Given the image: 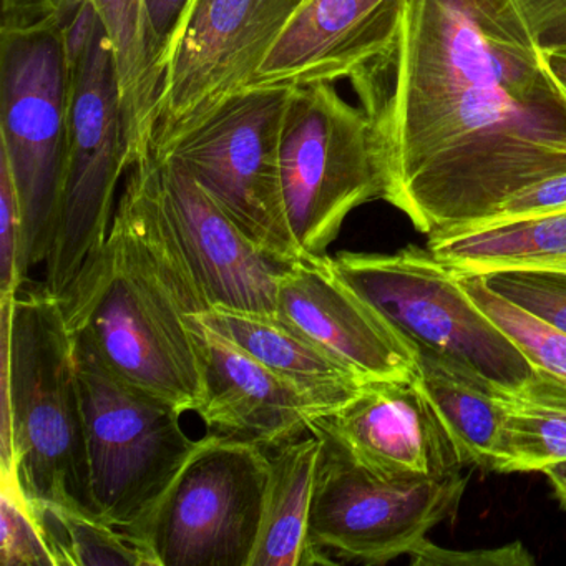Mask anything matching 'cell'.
I'll return each instance as SVG.
<instances>
[{
    "instance_id": "obj_1",
    "label": "cell",
    "mask_w": 566,
    "mask_h": 566,
    "mask_svg": "<svg viewBox=\"0 0 566 566\" xmlns=\"http://www.w3.org/2000/svg\"><path fill=\"white\" fill-rule=\"evenodd\" d=\"M349 81L384 201L429 240L566 171V92L520 0H407L390 48Z\"/></svg>"
},
{
    "instance_id": "obj_2",
    "label": "cell",
    "mask_w": 566,
    "mask_h": 566,
    "mask_svg": "<svg viewBox=\"0 0 566 566\" xmlns=\"http://www.w3.org/2000/svg\"><path fill=\"white\" fill-rule=\"evenodd\" d=\"M74 336L125 382L197 412L203 396L193 317L210 311L161 211L155 157L125 174L104 250L62 301Z\"/></svg>"
},
{
    "instance_id": "obj_3",
    "label": "cell",
    "mask_w": 566,
    "mask_h": 566,
    "mask_svg": "<svg viewBox=\"0 0 566 566\" xmlns=\"http://www.w3.org/2000/svg\"><path fill=\"white\" fill-rule=\"evenodd\" d=\"M2 307V460L34 502L95 515L75 339L44 283ZM97 516V515H95Z\"/></svg>"
},
{
    "instance_id": "obj_4",
    "label": "cell",
    "mask_w": 566,
    "mask_h": 566,
    "mask_svg": "<svg viewBox=\"0 0 566 566\" xmlns=\"http://www.w3.org/2000/svg\"><path fill=\"white\" fill-rule=\"evenodd\" d=\"M69 72L64 181L44 286L64 301L104 250L115 195L132 167L111 42L101 22L77 18L62 29Z\"/></svg>"
},
{
    "instance_id": "obj_5",
    "label": "cell",
    "mask_w": 566,
    "mask_h": 566,
    "mask_svg": "<svg viewBox=\"0 0 566 566\" xmlns=\"http://www.w3.org/2000/svg\"><path fill=\"white\" fill-rule=\"evenodd\" d=\"M340 280L416 350L442 357L502 392L525 386L535 367L476 306L457 271L429 247L331 256Z\"/></svg>"
},
{
    "instance_id": "obj_6",
    "label": "cell",
    "mask_w": 566,
    "mask_h": 566,
    "mask_svg": "<svg viewBox=\"0 0 566 566\" xmlns=\"http://www.w3.org/2000/svg\"><path fill=\"white\" fill-rule=\"evenodd\" d=\"M74 339L95 515L142 546L155 509L200 440L185 433L184 413L125 382L91 344Z\"/></svg>"
},
{
    "instance_id": "obj_7",
    "label": "cell",
    "mask_w": 566,
    "mask_h": 566,
    "mask_svg": "<svg viewBox=\"0 0 566 566\" xmlns=\"http://www.w3.org/2000/svg\"><path fill=\"white\" fill-rule=\"evenodd\" d=\"M69 72L62 24L0 32V158L22 210L21 271L48 261L64 181Z\"/></svg>"
},
{
    "instance_id": "obj_8",
    "label": "cell",
    "mask_w": 566,
    "mask_h": 566,
    "mask_svg": "<svg viewBox=\"0 0 566 566\" xmlns=\"http://www.w3.org/2000/svg\"><path fill=\"white\" fill-rule=\"evenodd\" d=\"M281 187L303 256H321L356 208L384 200L373 125L333 84L291 88L280 142Z\"/></svg>"
},
{
    "instance_id": "obj_9",
    "label": "cell",
    "mask_w": 566,
    "mask_h": 566,
    "mask_svg": "<svg viewBox=\"0 0 566 566\" xmlns=\"http://www.w3.org/2000/svg\"><path fill=\"white\" fill-rule=\"evenodd\" d=\"M291 87L251 85L151 154L178 161L263 250L300 260L281 187L280 142Z\"/></svg>"
},
{
    "instance_id": "obj_10",
    "label": "cell",
    "mask_w": 566,
    "mask_h": 566,
    "mask_svg": "<svg viewBox=\"0 0 566 566\" xmlns=\"http://www.w3.org/2000/svg\"><path fill=\"white\" fill-rule=\"evenodd\" d=\"M268 480L264 447L213 432L200 439L142 536L151 566H250Z\"/></svg>"
},
{
    "instance_id": "obj_11",
    "label": "cell",
    "mask_w": 566,
    "mask_h": 566,
    "mask_svg": "<svg viewBox=\"0 0 566 566\" xmlns=\"http://www.w3.org/2000/svg\"><path fill=\"white\" fill-rule=\"evenodd\" d=\"M316 436V433H314ZM321 439L310 539L350 562L384 565L407 555L455 513L469 476H389Z\"/></svg>"
},
{
    "instance_id": "obj_12",
    "label": "cell",
    "mask_w": 566,
    "mask_h": 566,
    "mask_svg": "<svg viewBox=\"0 0 566 566\" xmlns=\"http://www.w3.org/2000/svg\"><path fill=\"white\" fill-rule=\"evenodd\" d=\"M304 0H188L165 61L151 151L253 84Z\"/></svg>"
},
{
    "instance_id": "obj_13",
    "label": "cell",
    "mask_w": 566,
    "mask_h": 566,
    "mask_svg": "<svg viewBox=\"0 0 566 566\" xmlns=\"http://www.w3.org/2000/svg\"><path fill=\"white\" fill-rule=\"evenodd\" d=\"M154 157L165 220L211 310L276 313L277 287L293 261L254 243L178 161Z\"/></svg>"
},
{
    "instance_id": "obj_14",
    "label": "cell",
    "mask_w": 566,
    "mask_h": 566,
    "mask_svg": "<svg viewBox=\"0 0 566 566\" xmlns=\"http://www.w3.org/2000/svg\"><path fill=\"white\" fill-rule=\"evenodd\" d=\"M310 430L382 475L447 476L465 469L416 374L369 380L353 399L317 417Z\"/></svg>"
},
{
    "instance_id": "obj_15",
    "label": "cell",
    "mask_w": 566,
    "mask_h": 566,
    "mask_svg": "<svg viewBox=\"0 0 566 566\" xmlns=\"http://www.w3.org/2000/svg\"><path fill=\"white\" fill-rule=\"evenodd\" d=\"M276 313L367 382L416 374L417 350L340 280L327 254L291 263Z\"/></svg>"
},
{
    "instance_id": "obj_16",
    "label": "cell",
    "mask_w": 566,
    "mask_h": 566,
    "mask_svg": "<svg viewBox=\"0 0 566 566\" xmlns=\"http://www.w3.org/2000/svg\"><path fill=\"white\" fill-rule=\"evenodd\" d=\"M193 331L203 373L197 413L211 432L271 449L310 433L317 417L333 412V407L231 343L200 314L193 317Z\"/></svg>"
},
{
    "instance_id": "obj_17",
    "label": "cell",
    "mask_w": 566,
    "mask_h": 566,
    "mask_svg": "<svg viewBox=\"0 0 566 566\" xmlns=\"http://www.w3.org/2000/svg\"><path fill=\"white\" fill-rule=\"evenodd\" d=\"M406 6L407 0H304L251 85L293 88L353 78L390 48Z\"/></svg>"
},
{
    "instance_id": "obj_18",
    "label": "cell",
    "mask_w": 566,
    "mask_h": 566,
    "mask_svg": "<svg viewBox=\"0 0 566 566\" xmlns=\"http://www.w3.org/2000/svg\"><path fill=\"white\" fill-rule=\"evenodd\" d=\"M200 317L268 369L334 410L367 382L277 313L213 307Z\"/></svg>"
},
{
    "instance_id": "obj_19",
    "label": "cell",
    "mask_w": 566,
    "mask_h": 566,
    "mask_svg": "<svg viewBox=\"0 0 566 566\" xmlns=\"http://www.w3.org/2000/svg\"><path fill=\"white\" fill-rule=\"evenodd\" d=\"M263 518L250 566L334 565L310 539L321 439L313 432L271 447Z\"/></svg>"
},
{
    "instance_id": "obj_20",
    "label": "cell",
    "mask_w": 566,
    "mask_h": 566,
    "mask_svg": "<svg viewBox=\"0 0 566 566\" xmlns=\"http://www.w3.org/2000/svg\"><path fill=\"white\" fill-rule=\"evenodd\" d=\"M416 380L463 467L502 473L506 443L505 392L482 377L430 353L417 350Z\"/></svg>"
},
{
    "instance_id": "obj_21",
    "label": "cell",
    "mask_w": 566,
    "mask_h": 566,
    "mask_svg": "<svg viewBox=\"0 0 566 566\" xmlns=\"http://www.w3.org/2000/svg\"><path fill=\"white\" fill-rule=\"evenodd\" d=\"M427 247L459 273L480 276L506 270L566 273V211L463 231L429 240Z\"/></svg>"
},
{
    "instance_id": "obj_22",
    "label": "cell",
    "mask_w": 566,
    "mask_h": 566,
    "mask_svg": "<svg viewBox=\"0 0 566 566\" xmlns=\"http://www.w3.org/2000/svg\"><path fill=\"white\" fill-rule=\"evenodd\" d=\"M111 42L132 165L151 151L158 81L151 67L145 0H91Z\"/></svg>"
},
{
    "instance_id": "obj_23",
    "label": "cell",
    "mask_w": 566,
    "mask_h": 566,
    "mask_svg": "<svg viewBox=\"0 0 566 566\" xmlns=\"http://www.w3.org/2000/svg\"><path fill=\"white\" fill-rule=\"evenodd\" d=\"M506 443L502 473L542 472L566 462V380L536 369L515 392H505Z\"/></svg>"
},
{
    "instance_id": "obj_24",
    "label": "cell",
    "mask_w": 566,
    "mask_h": 566,
    "mask_svg": "<svg viewBox=\"0 0 566 566\" xmlns=\"http://www.w3.org/2000/svg\"><path fill=\"white\" fill-rule=\"evenodd\" d=\"M34 505L55 566H151L150 556L134 538L98 516L59 503Z\"/></svg>"
},
{
    "instance_id": "obj_25",
    "label": "cell",
    "mask_w": 566,
    "mask_h": 566,
    "mask_svg": "<svg viewBox=\"0 0 566 566\" xmlns=\"http://www.w3.org/2000/svg\"><path fill=\"white\" fill-rule=\"evenodd\" d=\"M457 276L476 306L520 347L535 369L566 380V334L493 293L479 274L457 271Z\"/></svg>"
},
{
    "instance_id": "obj_26",
    "label": "cell",
    "mask_w": 566,
    "mask_h": 566,
    "mask_svg": "<svg viewBox=\"0 0 566 566\" xmlns=\"http://www.w3.org/2000/svg\"><path fill=\"white\" fill-rule=\"evenodd\" d=\"M0 523L2 566H55L38 509L8 460L0 467Z\"/></svg>"
},
{
    "instance_id": "obj_27",
    "label": "cell",
    "mask_w": 566,
    "mask_h": 566,
    "mask_svg": "<svg viewBox=\"0 0 566 566\" xmlns=\"http://www.w3.org/2000/svg\"><path fill=\"white\" fill-rule=\"evenodd\" d=\"M482 280L493 293L566 334V273L563 271H495L483 274Z\"/></svg>"
},
{
    "instance_id": "obj_28",
    "label": "cell",
    "mask_w": 566,
    "mask_h": 566,
    "mask_svg": "<svg viewBox=\"0 0 566 566\" xmlns=\"http://www.w3.org/2000/svg\"><path fill=\"white\" fill-rule=\"evenodd\" d=\"M22 210L9 165L0 158V301L11 300L25 284L21 271Z\"/></svg>"
},
{
    "instance_id": "obj_29",
    "label": "cell",
    "mask_w": 566,
    "mask_h": 566,
    "mask_svg": "<svg viewBox=\"0 0 566 566\" xmlns=\"http://www.w3.org/2000/svg\"><path fill=\"white\" fill-rule=\"evenodd\" d=\"M413 566H533L535 558L520 539L495 548L449 549L422 539L409 553Z\"/></svg>"
},
{
    "instance_id": "obj_30",
    "label": "cell",
    "mask_w": 566,
    "mask_h": 566,
    "mask_svg": "<svg viewBox=\"0 0 566 566\" xmlns=\"http://www.w3.org/2000/svg\"><path fill=\"white\" fill-rule=\"evenodd\" d=\"M563 211H566V171L536 181L528 188H523L522 191L505 201V205L496 211L495 217L486 221L483 227L535 220V218L549 217V214L563 213Z\"/></svg>"
},
{
    "instance_id": "obj_31",
    "label": "cell",
    "mask_w": 566,
    "mask_h": 566,
    "mask_svg": "<svg viewBox=\"0 0 566 566\" xmlns=\"http://www.w3.org/2000/svg\"><path fill=\"white\" fill-rule=\"evenodd\" d=\"M85 0H2L0 32L62 24Z\"/></svg>"
},
{
    "instance_id": "obj_32",
    "label": "cell",
    "mask_w": 566,
    "mask_h": 566,
    "mask_svg": "<svg viewBox=\"0 0 566 566\" xmlns=\"http://www.w3.org/2000/svg\"><path fill=\"white\" fill-rule=\"evenodd\" d=\"M187 4L188 0H145L148 52H150L151 67L158 81V91H160L165 61Z\"/></svg>"
},
{
    "instance_id": "obj_33",
    "label": "cell",
    "mask_w": 566,
    "mask_h": 566,
    "mask_svg": "<svg viewBox=\"0 0 566 566\" xmlns=\"http://www.w3.org/2000/svg\"><path fill=\"white\" fill-rule=\"evenodd\" d=\"M545 52H566V0H520Z\"/></svg>"
},
{
    "instance_id": "obj_34",
    "label": "cell",
    "mask_w": 566,
    "mask_h": 566,
    "mask_svg": "<svg viewBox=\"0 0 566 566\" xmlns=\"http://www.w3.org/2000/svg\"><path fill=\"white\" fill-rule=\"evenodd\" d=\"M543 475L552 483L553 495L563 510H566V462L552 463L542 470Z\"/></svg>"
},
{
    "instance_id": "obj_35",
    "label": "cell",
    "mask_w": 566,
    "mask_h": 566,
    "mask_svg": "<svg viewBox=\"0 0 566 566\" xmlns=\"http://www.w3.org/2000/svg\"><path fill=\"white\" fill-rule=\"evenodd\" d=\"M545 62L553 77L566 92V52H545Z\"/></svg>"
}]
</instances>
